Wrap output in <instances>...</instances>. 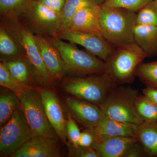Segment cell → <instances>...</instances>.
Segmentation results:
<instances>
[{"label":"cell","instance_id":"10","mask_svg":"<svg viewBox=\"0 0 157 157\" xmlns=\"http://www.w3.org/2000/svg\"><path fill=\"white\" fill-rule=\"evenodd\" d=\"M56 37L62 40L81 45L90 53L105 62L115 48L101 34L63 29L59 31Z\"/></svg>","mask_w":157,"mask_h":157},{"label":"cell","instance_id":"5","mask_svg":"<svg viewBox=\"0 0 157 157\" xmlns=\"http://www.w3.org/2000/svg\"><path fill=\"white\" fill-rule=\"evenodd\" d=\"M19 105L34 136L58 140L59 137L48 120L40 90L26 88L19 96Z\"/></svg>","mask_w":157,"mask_h":157},{"label":"cell","instance_id":"35","mask_svg":"<svg viewBox=\"0 0 157 157\" xmlns=\"http://www.w3.org/2000/svg\"><path fill=\"white\" fill-rule=\"evenodd\" d=\"M144 95L150 101L157 105V89L147 86L143 90Z\"/></svg>","mask_w":157,"mask_h":157},{"label":"cell","instance_id":"20","mask_svg":"<svg viewBox=\"0 0 157 157\" xmlns=\"http://www.w3.org/2000/svg\"><path fill=\"white\" fill-rule=\"evenodd\" d=\"M1 62L17 80L29 85L33 82L38 83L35 68L28 58Z\"/></svg>","mask_w":157,"mask_h":157},{"label":"cell","instance_id":"24","mask_svg":"<svg viewBox=\"0 0 157 157\" xmlns=\"http://www.w3.org/2000/svg\"><path fill=\"white\" fill-rule=\"evenodd\" d=\"M34 0H0V17H19Z\"/></svg>","mask_w":157,"mask_h":157},{"label":"cell","instance_id":"33","mask_svg":"<svg viewBox=\"0 0 157 157\" xmlns=\"http://www.w3.org/2000/svg\"><path fill=\"white\" fill-rule=\"evenodd\" d=\"M54 11L60 17L67 0H37Z\"/></svg>","mask_w":157,"mask_h":157},{"label":"cell","instance_id":"25","mask_svg":"<svg viewBox=\"0 0 157 157\" xmlns=\"http://www.w3.org/2000/svg\"><path fill=\"white\" fill-rule=\"evenodd\" d=\"M136 111L144 122H157V105L145 96L139 94L136 101Z\"/></svg>","mask_w":157,"mask_h":157},{"label":"cell","instance_id":"9","mask_svg":"<svg viewBox=\"0 0 157 157\" xmlns=\"http://www.w3.org/2000/svg\"><path fill=\"white\" fill-rule=\"evenodd\" d=\"M34 135L20 105L9 120L1 128L0 155H11Z\"/></svg>","mask_w":157,"mask_h":157},{"label":"cell","instance_id":"34","mask_svg":"<svg viewBox=\"0 0 157 157\" xmlns=\"http://www.w3.org/2000/svg\"><path fill=\"white\" fill-rule=\"evenodd\" d=\"M147 157L146 154L138 140L131 146L125 156V157Z\"/></svg>","mask_w":157,"mask_h":157},{"label":"cell","instance_id":"2","mask_svg":"<svg viewBox=\"0 0 157 157\" xmlns=\"http://www.w3.org/2000/svg\"><path fill=\"white\" fill-rule=\"evenodd\" d=\"M147 57L135 42L116 47L105 62L103 74L116 86L132 83L137 77L138 66Z\"/></svg>","mask_w":157,"mask_h":157},{"label":"cell","instance_id":"7","mask_svg":"<svg viewBox=\"0 0 157 157\" xmlns=\"http://www.w3.org/2000/svg\"><path fill=\"white\" fill-rule=\"evenodd\" d=\"M0 18L8 25L22 45L28 59L35 68L38 83L43 86H52L55 81L45 67L36 44L34 34L17 17Z\"/></svg>","mask_w":157,"mask_h":157},{"label":"cell","instance_id":"23","mask_svg":"<svg viewBox=\"0 0 157 157\" xmlns=\"http://www.w3.org/2000/svg\"><path fill=\"white\" fill-rule=\"evenodd\" d=\"M104 2V0H67L61 16L60 30L67 27L70 20L78 10L89 6H100Z\"/></svg>","mask_w":157,"mask_h":157},{"label":"cell","instance_id":"12","mask_svg":"<svg viewBox=\"0 0 157 157\" xmlns=\"http://www.w3.org/2000/svg\"><path fill=\"white\" fill-rule=\"evenodd\" d=\"M35 41L45 67L55 82L63 79L67 70L57 48L47 37L35 35Z\"/></svg>","mask_w":157,"mask_h":157},{"label":"cell","instance_id":"16","mask_svg":"<svg viewBox=\"0 0 157 157\" xmlns=\"http://www.w3.org/2000/svg\"><path fill=\"white\" fill-rule=\"evenodd\" d=\"M100 6H89L78 10L64 29L102 35L99 18Z\"/></svg>","mask_w":157,"mask_h":157},{"label":"cell","instance_id":"30","mask_svg":"<svg viewBox=\"0 0 157 157\" xmlns=\"http://www.w3.org/2000/svg\"><path fill=\"white\" fill-rule=\"evenodd\" d=\"M65 130L67 137L69 142L73 146H79V140L81 132L79 130L76 121L72 117L70 113L68 115L67 120L66 121Z\"/></svg>","mask_w":157,"mask_h":157},{"label":"cell","instance_id":"3","mask_svg":"<svg viewBox=\"0 0 157 157\" xmlns=\"http://www.w3.org/2000/svg\"><path fill=\"white\" fill-rule=\"evenodd\" d=\"M46 37L59 52L67 74L83 76L104 73L105 62L98 57L87 51L79 49L72 42H64L56 36Z\"/></svg>","mask_w":157,"mask_h":157},{"label":"cell","instance_id":"19","mask_svg":"<svg viewBox=\"0 0 157 157\" xmlns=\"http://www.w3.org/2000/svg\"><path fill=\"white\" fill-rule=\"evenodd\" d=\"M136 43L147 57L157 56V26L136 25L134 30Z\"/></svg>","mask_w":157,"mask_h":157},{"label":"cell","instance_id":"28","mask_svg":"<svg viewBox=\"0 0 157 157\" xmlns=\"http://www.w3.org/2000/svg\"><path fill=\"white\" fill-rule=\"evenodd\" d=\"M136 24L157 26V4L154 0L137 12Z\"/></svg>","mask_w":157,"mask_h":157},{"label":"cell","instance_id":"22","mask_svg":"<svg viewBox=\"0 0 157 157\" xmlns=\"http://www.w3.org/2000/svg\"><path fill=\"white\" fill-rule=\"evenodd\" d=\"M19 105V97L9 90L1 92L0 94V127L2 128L11 118Z\"/></svg>","mask_w":157,"mask_h":157},{"label":"cell","instance_id":"32","mask_svg":"<svg viewBox=\"0 0 157 157\" xmlns=\"http://www.w3.org/2000/svg\"><path fill=\"white\" fill-rule=\"evenodd\" d=\"M98 139V135L92 129L86 128L81 132L79 140V146L84 147H92Z\"/></svg>","mask_w":157,"mask_h":157},{"label":"cell","instance_id":"31","mask_svg":"<svg viewBox=\"0 0 157 157\" xmlns=\"http://www.w3.org/2000/svg\"><path fill=\"white\" fill-rule=\"evenodd\" d=\"M68 155L70 157H100L98 152L92 147L78 146H73L70 142L66 144Z\"/></svg>","mask_w":157,"mask_h":157},{"label":"cell","instance_id":"11","mask_svg":"<svg viewBox=\"0 0 157 157\" xmlns=\"http://www.w3.org/2000/svg\"><path fill=\"white\" fill-rule=\"evenodd\" d=\"M66 103L72 117L86 128L95 131L105 115L98 105L74 97L67 98Z\"/></svg>","mask_w":157,"mask_h":157},{"label":"cell","instance_id":"29","mask_svg":"<svg viewBox=\"0 0 157 157\" xmlns=\"http://www.w3.org/2000/svg\"><path fill=\"white\" fill-rule=\"evenodd\" d=\"M153 0H104L103 4L110 7L127 9L137 13Z\"/></svg>","mask_w":157,"mask_h":157},{"label":"cell","instance_id":"4","mask_svg":"<svg viewBox=\"0 0 157 157\" xmlns=\"http://www.w3.org/2000/svg\"><path fill=\"white\" fill-rule=\"evenodd\" d=\"M139 95L135 89L124 85L117 86L110 91L100 107L108 117L139 125L144 122L137 114L135 107Z\"/></svg>","mask_w":157,"mask_h":157},{"label":"cell","instance_id":"15","mask_svg":"<svg viewBox=\"0 0 157 157\" xmlns=\"http://www.w3.org/2000/svg\"><path fill=\"white\" fill-rule=\"evenodd\" d=\"M137 141L136 137L98 136V140L91 147L100 157H125Z\"/></svg>","mask_w":157,"mask_h":157},{"label":"cell","instance_id":"1","mask_svg":"<svg viewBox=\"0 0 157 157\" xmlns=\"http://www.w3.org/2000/svg\"><path fill=\"white\" fill-rule=\"evenodd\" d=\"M136 16L137 13L127 9L102 4L99 18L102 35L115 48L135 43Z\"/></svg>","mask_w":157,"mask_h":157},{"label":"cell","instance_id":"8","mask_svg":"<svg viewBox=\"0 0 157 157\" xmlns=\"http://www.w3.org/2000/svg\"><path fill=\"white\" fill-rule=\"evenodd\" d=\"M18 17L35 35L56 37L60 30V16L37 0H34Z\"/></svg>","mask_w":157,"mask_h":157},{"label":"cell","instance_id":"14","mask_svg":"<svg viewBox=\"0 0 157 157\" xmlns=\"http://www.w3.org/2000/svg\"><path fill=\"white\" fill-rule=\"evenodd\" d=\"M45 113L49 123L61 140L67 144V137L65 130L66 121L64 118L61 106L58 98L52 91L40 90Z\"/></svg>","mask_w":157,"mask_h":157},{"label":"cell","instance_id":"18","mask_svg":"<svg viewBox=\"0 0 157 157\" xmlns=\"http://www.w3.org/2000/svg\"><path fill=\"white\" fill-rule=\"evenodd\" d=\"M138 125L135 124L113 119L104 115L95 132L98 136L136 137Z\"/></svg>","mask_w":157,"mask_h":157},{"label":"cell","instance_id":"26","mask_svg":"<svg viewBox=\"0 0 157 157\" xmlns=\"http://www.w3.org/2000/svg\"><path fill=\"white\" fill-rule=\"evenodd\" d=\"M136 76L147 86L157 89V61L141 63L137 68Z\"/></svg>","mask_w":157,"mask_h":157},{"label":"cell","instance_id":"21","mask_svg":"<svg viewBox=\"0 0 157 157\" xmlns=\"http://www.w3.org/2000/svg\"><path fill=\"white\" fill-rule=\"evenodd\" d=\"M137 140L147 157H157V122H143L138 125Z\"/></svg>","mask_w":157,"mask_h":157},{"label":"cell","instance_id":"17","mask_svg":"<svg viewBox=\"0 0 157 157\" xmlns=\"http://www.w3.org/2000/svg\"><path fill=\"white\" fill-rule=\"evenodd\" d=\"M27 58L25 51L8 25L0 18V60L8 61Z\"/></svg>","mask_w":157,"mask_h":157},{"label":"cell","instance_id":"6","mask_svg":"<svg viewBox=\"0 0 157 157\" xmlns=\"http://www.w3.org/2000/svg\"><path fill=\"white\" fill-rule=\"evenodd\" d=\"M116 86L102 74L69 78L63 85V90L74 98L100 107Z\"/></svg>","mask_w":157,"mask_h":157},{"label":"cell","instance_id":"36","mask_svg":"<svg viewBox=\"0 0 157 157\" xmlns=\"http://www.w3.org/2000/svg\"><path fill=\"white\" fill-rule=\"evenodd\" d=\"M154 1L156 3V4H157V0H154Z\"/></svg>","mask_w":157,"mask_h":157},{"label":"cell","instance_id":"27","mask_svg":"<svg viewBox=\"0 0 157 157\" xmlns=\"http://www.w3.org/2000/svg\"><path fill=\"white\" fill-rule=\"evenodd\" d=\"M0 85L1 86L19 96L23 90L26 88L33 86L23 83L14 77L7 70V68L0 62Z\"/></svg>","mask_w":157,"mask_h":157},{"label":"cell","instance_id":"13","mask_svg":"<svg viewBox=\"0 0 157 157\" xmlns=\"http://www.w3.org/2000/svg\"><path fill=\"white\" fill-rule=\"evenodd\" d=\"M58 140L41 136L31 137L10 156L11 157H60Z\"/></svg>","mask_w":157,"mask_h":157}]
</instances>
